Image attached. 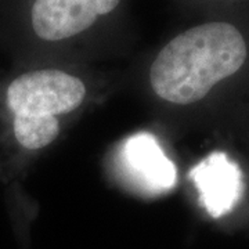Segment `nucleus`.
<instances>
[{"label":"nucleus","mask_w":249,"mask_h":249,"mask_svg":"<svg viewBox=\"0 0 249 249\" xmlns=\"http://www.w3.org/2000/svg\"><path fill=\"white\" fill-rule=\"evenodd\" d=\"M248 46L235 25L204 22L172 37L154 57L148 79L155 94L172 104L196 103L242 68Z\"/></svg>","instance_id":"1"},{"label":"nucleus","mask_w":249,"mask_h":249,"mask_svg":"<svg viewBox=\"0 0 249 249\" xmlns=\"http://www.w3.org/2000/svg\"><path fill=\"white\" fill-rule=\"evenodd\" d=\"M86 97L85 82L58 68H35L6 82L0 111L13 142L27 151L52 144L60 133L58 115L72 112Z\"/></svg>","instance_id":"2"},{"label":"nucleus","mask_w":249,"mask_h":249,"mask_svg":"<svg viewBox=\"0 0 249 249\" xmlns=\"http://www.w3.org/2000/svg\"><path fill=\"white\" fill-rule=\"evenodd\" d=\"M199 201L212 217L229 213L238 204L245 184L240 166L222 151H214L190 172Z\"/></svg>","instance_id":"4"},{"label":"nucleus","mask_w":249,"mask_h":249,"mask_svg":"<svg viewBox=\"0 0 249 249\" xmlns=\"http://www.w3.org/2000/svg\"><path fill=\"white\" fill-rule=\"evenodd\" d=\"M122 158L129 173L152 193L168 191L176 184V166L154 134L142 132L127 137L124 142Z\"/></svg>","instance_id":"5"},{"label":"nucleus","mask_w":249,"mask_h":249,"mask_svg":"<svg viewBox=\"0 0 249 249\" xmlns=\"http://www.w3.org/2000/svg\"><path fill=\"white\" fill-rule=\"evenodd\" d=\"M124 0H21L24 25L37 42L58 45L90 32Z\"/></svg>","instance_id":"3"}]
</instances>
